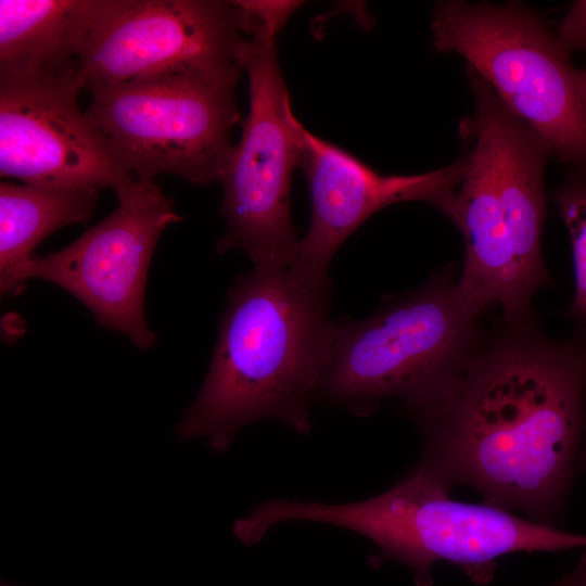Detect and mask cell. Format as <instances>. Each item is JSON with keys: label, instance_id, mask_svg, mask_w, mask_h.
<instances>
[{"label": "cell", "instance_id": "11", "mask_svg": "<svg viewBox=\"0 0 586 586\" xmlns=\"http://www.w3.org/2000/svg\"><path fill=\"white\" fill-rule=\"evenodd\" d=\"M308 183L311 216L291 262L308 277L330 280L329 265L342 243L378 211L422 201L443 211L463 168L461 156L420 175H382L347 151L298 125V162Z\"/></svg>", "mask_w": 586, "mask_h": 586}, {"label": "cell", "instance_id": "2", "mask_svg": "<svg viewBox=\"0 0 586 586\" xmlns=\"http://www.w3.org/2000/svg\"><path fill=\"white\" fill-rule=\"evenodd\" d=\"M331 282L291 263L253 266L227 294L203 384L175 432L227 450L244 426L277 420L297 434L314 425L310 406L326 365L334 321Z\"/></svg>", "mask_w": 586, "mask_h": 586}, {"label": "cell", "instance_id": "6", "mask_svg": "<svg viewBox=\"0 0 586 586\" xmlns=\"http://www.w3.org/2000/svg\"><path fill=\"white\" fill-rule=\"evenodd\" d=\"M237 82L177 73L94 87L86 112L136 179L174 175L208 184L219 180L234 146Z\"/></svg>", "mask_w": 586, "mask_h": 586}, {"label": "cell", "instance_id": "20", "mask_svg": "<svg viewBox=\"0 0 586 586\" xmlns=\"http://www.w3.org/2000/svg\"><path fill=\"white\" fill-rule=\"evenodd\" d=\"M584 470H586V424H585L584 441H583V445H582V449H581V454H579L578 462H577V471L581 472Z\"/></svg>", "mask_w": 586, "mask_h": 586}, {"label": "cell", "instance_id": "8", "mask_svg": "<svg viewBox=\"0 0 586 586\" xmlns=\"http://www.w3.org/2000/svg\"><path fill=\"white\" fill-rule=\"evenodd\" d=\"M118 206L62 250L33 257L0 276L2 294L29 279L48 281L84 304L95 322L148 351L156 334L146 323L148 269L163 231L182 217L155 181L133 178L115 193Z\"/></svg>", "mask_w": 586, "mask_h": 586}, {"label": "cell", "instance_id": "9", "mask_svg": "<svg viewBox=\"0 0 586 586\" xmlns=\"http://www.w3.org/2000/svg\"><path fill=\"white\" fill-rule=\"evenodd\" d=\"M247 37L234 1L99 0L79 73L87 90L177 73L239 79Z\"/></svg>", "mask_w": 586, "mask_h": 586}, {"label": "cell", "instance_id": "13", "mask_svg": "<svg viewBox=\"0 0 586 586\" xmlns=\"http://www.w3.org/2000/svg\"><path fill=\"white\" fill-rule=\"evenodd\" d=\"M474 110L467 117L491 149L498 196L519 268L533 292L553 279L542 254L546 216L544 173L552 156L544 139L511 113L493 88L467 66Z\"/></svg>", "mask_w": 586, "mask_h": 586}, {"label": "cell", "instance_id": "19", "mask_svg": "<svg viewBox=\"0 0 586 586\" xmlns=\"http://www.w3.org/2000/svg\"><path fill=\"white\" fill-rule=\"evenodd\" d=\"M547 586H586V550L571 572Z\"/></svg>", "mask_w": 586, "mask_h": 586}, {"label": "cell", "instance_id": "17", "mask_svg": "<svg viewBox=\"0 0 586 586\" xmlns=\"http://www.w3.org/2000/svg\"><path fill=\"white\" fill-rule=\"evenodd\" d=\"M234 3L244 17L247 33L252 27L257 26L273 35H277L302 4L301 1L259 0H238Z\"/></svg>", "mask_w": 586, "mask_h": 586}, {"label": "cell", "instance_id": "21", "mask_svg": "<svg viewBox=\"0 0 586 586\" xmlns=\"http://www.w3.org/2000/svg\"><path fill=\"white\" fill-rule=\"evenodd\" d=\"M582 49L586 52V44ZM579 84H581L583 99L586 105V71L585 69L581 71Z\"/></svg>", "mask_w": 586, "mask_h": 586}, {"label": "cell", "instance_id": "3", "mask_svg": "<svg viewBox=\"0 0 586 586\" xmlns=\"http://www.w3.org/2000/svg\"><path fill=\"white\" fill-rule=\"evenodd\" d=\"M455 273L447 265L418 289L386 296L370 316L334 321L317 399L365 417L387 398L407 408L440 394L485 334L484 309Z\"/></svg>", "mask_w": 586, "mask_h": 586}, {"label": "cell", "instance_id": "10", "mask_svg": "<svg viewBox=\"0 0 586 586\" xmlns=\"http://www.w3.org/2000/svg\"><path fill=\"white\" fill-rule=\"evenodd\" d=\"M79 75L0 79V177L53 187L123 189L133 175L78 105Z\"/></svg>", "mask_w": 586, "mask_h": 586}, {"label": "cell", "instance_id": "22", "mask_svg": "<svg viewBox=\"0 0 586 586\" xmlns=\"http://www.w3.org/2000/svg\"><path fill=\"white\" fill-rule=\"evenodd\" d=\"M2 586H11V585H7V584H5V585H2Z\"/></svg>", "mask_w": 586, "mask_h": 586}, {"label": "cell", "instance_id": "14", "mask_svg": "<svg viewBox=\"0 0 586 586\" xmlns=\"http://www.w3.org/2000/svg\"><path fill=\"white\" fill-rule=\"evenodd\" d=\"M98 1L0 0V79L80 76Z\"/></svg>", "mask_w": 586, "mask_h": 586}, {"label": "cell", "instance_id": "4", "mask_svg": "<svg viewBox=\"0 0 586 586\" xmlns=\"http://www.w3.org/2000/svg\"><path fill=\"white\" fill-rule=\"evenodd\" d=\"M451 486L421 464L388 491L344 504L275 499L276 523L306 521L355 532L371 540L379 556L408 565L417 586H432L440 560L459 566L474 583L494 577L496 560L514 552L585 548L586 535L533 521L487 502L450 497Z\"/></svg>", "mask_w": 586, "mask_h": 586}, {"label": "cell", "instance_id": "7", "mask_svg": "<svg viewBox=\"0 0 586 586\" xmlns=\"http://www.w3.org/2000/svg\"><path fill=\"white\" fill-rule=\"evenodd\" d=\"M250 110L240 142L220 175L226 229L218 254L241 251L254 266L286 265L298 239L290 213V187L298 162L294 117L276 48V35L254 28L244 47Z\"/></svg>", "mask_w": 586, "mask_h": 586}, {"label": "cell", "instance_id": "1", "mask_svg": "<svg viewBox=\"0 0 586 586\" xmlns=\"http://www.w3.org/2000/svg\"><path fill=\"white\" fill-rule=\"evenodd\" d=\"M403 409L422 436L419 464L553 525L585 435L586 332L553 340L534 317L501 319L440 394Z\"/></svg>", "mask_w": 586, "mask_h": 586}, {"label": "cell", "instance_id": "12", "mask_svg": "<svg viewBox=\"0 0 586 586\" xmlns=\"http://www.w3.org/2000/svg\"><path fill=\"white\" fill-rule=\"evenodd\" d=\"M458 132L464 148L463 168L442 212L458 228L464 242L458 285L484 310L499 306L501 319L507 322L530 319L535 293L514 256L491 149L467 116L461 118Z\"/></svg>", "mask_w": 586, "mask_h": 586}, {"label": "cell", "instance_id": "5", "mask_svg": "<svg viewBox=\"0 0 586 586\" xmlns=\"http://www.w3.org/2000/svg\"><path fill=\"white\" fill-rule=\"evenodd\" d=\"M431 31L433 49L463 56L552 156L586 166L582 69L535 11L518 1L443 0L434 7Z\"/></svg>", "mask_w": 586, "mask_h": 586}, {"label": "cell", "instance_id": "16", "mask_svg": "<svg viewBox=\"0 0 586 586\" xmlns=\"http://www.w3.org/2000/svg\"><path fill=\"white\" fill-rule=\"evenodd\" d=\"M551 198L572 247L575 290L566 316L586 332V166H572Z\"/></svg>", "mask_w": 586, "mask_h": 586}, {"label": "cell", "instance_id": "18", "mask_svg": "<svg viewBox=\"0 0 586 586\" xmlns=\"http://www.w3.org/2000/svg\"><path fill=\"white\" fill-rule=\"evenodd\" d=\"M556 38L568 53L586 44V0L572 3L559 23Z\"/></svg>", "mask_w": 586, "mask_h": 586}, {"label": "cell", "instance_id": "15", "mask_svg": "<svg viewBox=\"0 0 586 586\" xmlns=\"http://www.w3.org/2000/svg\"><path fill=\"white\" fill-rule=\"evenodd\" d=\"M93 187L0 183V276L31 259L52 232L89 219L99 202Z\"/></svg>", "mask_w": 586, "mask_h": 586}]
</instances>
